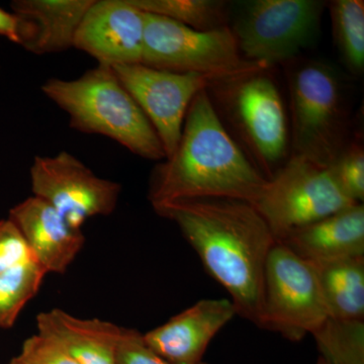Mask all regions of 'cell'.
Here are the masks:
<instances>
[{"label": "cell", "instance_id": "obj_16", "mask_svg": "<svg viewBox=\"0 0 364 364\" xmlns=\"http://www.w3.org/2000/svg\"><path fill=\"white\" fill-rule=\"evenodd\" d=\"M37 327L39 334L56 342L78 364H117L122 327L116 324L53 309L38 315Z\"/></svg>", "mask_w": 364, "mask_h": 364}, {"label": "cell", "instance_id": "obj_27", "mask_svg": "<svg viewBox=\"0 0 364 364\" xmlns=\"http://www.w3.org/2000/svg\"><path fill=\"white\" fill-rule=\"evenodd\" d=\"M0 35L11 42L23 46L28 39V23L18 14L7 13L0 9Z\"/></svg>", "mask_w": 364, "mask_h": 364}, {"label": "cell", "instance_id": "obj_15", "mask_svg": "<svg viewBox=\"0 0 364 364\" xmlns=\"http://www.w3.org/2000/svg\"><path fill=\"white\" fill-rule=\"evenodd\" d=\"M279 242L315 267L361 257L364 256L363 203L293 230Z\"/></svg>", "mask_w": 364, "mask_h": 364}, {"label": "cell", "instance_id": "obj_3", "mask_svg": "<svg viewBox=\"0 0 364 364\" xmlns=\"http://www.w3.org/2000/svg\"><path fill=\"white\" fill-rule=\"evenodd\" d=\"M42 90L68 114L72 128L107 136L146 159H166L149 119L112 67L98 65L74 80L49 79Z\"/></svg>", "mask_w": 364, "mask_h": 364}, {"label": "cell", "instance_id": "obj_22", "mask_svg": "<svg viewBox=\"0 0 364 364\" xmlns=\"http://www.w3.org/2000/svg\"><path fill=\"white\" fill-rule=\"evenodd\" d=\"M47 272L35 259L0 274V327L9 329L39 291Z\"/></svg>", "mask_w": 364, "mask_h": 364}, {"label": "cell", "instance_id": "obj_20", "mask_svg": "<svg viewBox=\"0 0 364 364\" xmlns=\"http://www.w3.org/2000/svg\"><path fill=\"white\" fill-rule=\"evenodd\" d=\"M312 336L328 363L364 364V320L328 317Z\"/></svg>", "mask_w": 364, "mask_h": 364}, {"label": "cell", "instance_id": "obj_1", "mask_svg": "<svg viewBox=\"0 0 364 364\" xmlns=\"http://www.w3.org/2000/svg\"><path fill=\"white\" fill-rule=\"evenodd\" d=\"M153 208L176 223L207 272L231 296L237 315L263 329L265 265L277 240L257 210L226 198L173 200Z\"/></svg>", "mask_w": 364, "mask_h": 364}, {"label": "cell", "instance_id": "obj_4", "mask_svg": "<svg viewBox=\"0 0 364 364\" xmlns=\"http://www.w3.org/2000/svg\"><path fill=\"white\" fill-rule=\"evenodd\" d=\"M291 156L331 166L347 146V112L338 74L328 64L306 61L289 75Z\"/></svg>", "mask_w": 364, "mask_h": 364}, {"label": "cell", "instance_id": "obj_11", "mask_svg": "<svg viewBox=\"0 0 364 364\" xmlns=\"http://www.w3.org/2000/svg\"><path fill=\"white\" fill-rule=\"evenodd\" d=\"M112 69L149 119L161 141L166 159L177 149L193 98L224 80L200 74L159 70L143 64L116 65Z\"/></svg>", "mask_w": 364, "mask_h": 364}, {"label": "cell", "instance_id": "obj_21", "mask_svg": "<svg viewBox=\"0 0 364 364\" xmlns=\"http://www.w3.org/2000/svg\"><path fill=\"white\" fill-rule=\"evenodd\" d=\"M330 11L335 40L344 63L353 73L364 69V2L334 0Z\"/></svg>", "mask_w": 364, "mask_h": 364}, {"label": "cell", "instance_id": "obj_19", "mask_svg": "<svg viewBox=\"0 0 364 364\" xmlns=\"http://www.w3.org/2000/svg\"><path fill=\"white\" fill-rule=\"evenodd\" d=\"M136 9L156 14L195 30H217L225 28L226 4L214 0H130Z\"/></svg>", "mask_w": 364, "mask_h": 364}, {"label": "cell", "instance_id": "obj_6", "mask_svg": "<svg viewBox=\"0 0 364 364\" xmlns=\"http://www.w3.org/2000/svg\"><path fill=\"white\" fill-rule=\"evenodd\" d=\"M358 205L343 195L329 168L291 156L267 178L252 205L279 242L293 230Z\"/></svg>", "mask_w": 364, "mask_h": 364}, {"label": "cell", "instance_id": "obj_23", "mask_svg": "<svg viewBox=\"0 0 364 364\" xmlns=\"http://www.w3.org/2000/svg\"><path fill=\"white\" fill-rule=\"evenodd\" d=\"M343 195L355 203L364 200V151L363 144H347L331 166L328 167Z\"/></svg>", "mask_w": 364, "mask_h": 364}, {"label": "cell", "instance_id": "obj_28", "mask_svg": "<svg viewBox=\"0 0 364 364\" xmlns=\"http://www.w3.org/2000/svg\"><path fill=\"white\" fill-rule=\"evenodd\" d=\"M316 364H329V363H328L327 361L324 360V359H323L320 356V358L318 359L317 363H316Z\"/></svg>", "mask_w": 364, "mask_h": 364}, {"label": "cell", "instance_id": "obj_14", "mask_svg": "<svg viewBox=\"0 0 364 364\" xmlns=\"http://www.w3.org/2000/svg\"><path fill=\"white\" fill-rule=\"evenodd\" d=\"M9 220L20 230L33 259L47 273L65 272L85 245L82 230L72 227L37 196L11 208Z\"/></svg>", "mask_w": 364, "mask_h": 364}, {"label": "cell", "instance_id": "obj_13", "mask_svg": "<svg viewBox=\"0 0 364 364\" xmlns=\"http://www.w3.org/2000/svg\"><path fill=\"white\" fill-rule=\"evenodd\" d=\"M236 315L230 299H200L143 334V340L151 350L170 363L200 364L210 341Z\"/></svg>", "mask_w": 364, "mask_h": 364}, {"label": "cell", "instance_id": "obj_8", "mask_svg": "<svg viewBox=\"0 0 364 364\" xmlns=\"http://www.w3.org/2000/svg\"><path fill=\"white\" fill-rule=\"evenodd\" d=\"M327 318L315 267L277 242L265 265L263 330L299 342Z\"/></svg>", "mask_w": 364, "mask_h": 364}, {"label": "cell", "instance_id": "obj_9", "mask_svg": "<svg viewBox=\"0 0 364 364\" xmlns=\"http://www.w3.org/2000/svg\"><path fill=\"white\" fill-rule=\"evenodd\" d=\"M268 69L218 81L210 86L242 136L265 169L287 154V124L284 100Z\"/></svg>", "mask_w": 364, "mask_h": 364}, {"label": "cell", "instance_id": "obj_25", "mask_svg": "<svg viewBox=\"0 0 364 364\" xmlns=\"http://www.w3.org/2000/svg\"><path fill=\"white\" fill-rule=\"evenodd\" d=\"M33 259L20 230L11 220L0 221V274Z\"/></svg>", "mask_w": 364, "mask_h": 364}, {"label": "cell", "instance_id": "obj_17", "mask_svg": "<svg viewBox=\"0 0 364 364\" xmlns=\"http://www.w3.org/2000/svg\"><path fill=\"white\" fill-rule=\"evenodd\" d=\"M95 0H16L14 14L28 23L23 47L33 54L65 51L73 47L81 21Z\"/></svg>", "mask_w": 364, "mask_h": 364}, {"label": "cell", "instance_id": "obj_2", "mask_svg": "<svg viewBox=\"0 0 364 364\" xmlns=\"http://www.w3.org/2000/svg\"><path fill=\"white\" fill-rule=\"evenodd\" d=\"M267 181L229 135L208 91L203 90L189 105L176 152L153 176L149 200L153 207L203 198L252 205Z\"/></svg>", "mask_w": 364, "mask_h": 364}, {"label": "cell", "instance_id": "obj_12", "mask_svg": "<svg viewBox=\"0 0 364 364\" xmlns=\"http://www.w3.org/2000/svg\"><path fill=\"white\" fill-rule=\"evenodd\" d=\"M145 14L130 0H95L81 21L73 47L98 65L141 64Z\"/></svg>", "mask_w": 364, "mask_h": 364}, {"label": "cell", "instance_id": "obj_10", "mask_svg": "<svg viewBox=\"0 0 364 364\" xmlns=\"http://www.w3.org/2000/svg\"><path fill=\"white\" fill-rule=\"evenodd\" d=\"M31 181L33 196L51 205L76 229L90 218L111 215L121 193L117 182L95 176L65 151L56 156L36 157Z\"/></svg>", "mask_w": 364, "mask_h": 364}, {"label": "cell", "instance_id": "obj_29", "mask_svg": "<svg viewBox=\"0 0 364 364\" xmlns=\"http://www.w3.org/2000/svg\"><path fill=\"white\" fill-rule=\"evenodd\" d=\"M7 364H20V363H18V361L16 360V358H14V359H11V360L9 361V363Z\"/></svg>", "mask_w": 364, "mask_h": 364}, {"label": "cell", "instance_id": "obj_24", "mask_svg": "<svg viewBox=\"0 0 364 364\" xmlns=\"http://www.w3.org/2000/svg\"><path fill=\"white\" fill-rule=\"evenodd\" d=\"M16 358L20 364H78L60 345L39 333L23 342Z\"/></svg>", "mask_w": 364, "mask_h": 364}, {"label": "cell", "instance_id": "obj_7", "mask_svg": "<svg viewBox=\"0 0 364 364\" xmlns=\"http://www.w3.org/2000/svg\"><path fill=\"white\" fill-rule=\"evenodd\" d=\"M324 9V2L316 0H255L246 4L231 30L244 58L272 67L313 44Z\"/></svg>", "mask_w": 364, "mask_h": 364}, {"label": "cell", "instance_id": "obj_18", "mask_svg": "<svg viewBox=\"0 0 364 364\" xmlns=\"http://www.w3.org/2000/svg\"><path fill=\"white\" fill-rule=\"evenodd\" d=\"M328 317L364 320V256L313 265Z\"/></svg>", "mask_w": 364, "mask_h": 364}, {"label": "cell", "instance_id": "obj_5", "mask_svg": "<svg viewBox=\"0 0 364 364\" xmlns=\"http://www.w3.org/2000/svg\"><path fill=\"white\" fill-rule=\"evenodd\" d=\"M144 14L143 65L219 79L270 68L242 56L229 26L203 32L156 14Z\"/></svg>", "mask_w": 364, "mask_h": 364}, {"label": "cell", "instance_id": "obj_26", "mask_svg": "<svg viewBox=\"0 0 364 364\" xmlns=\"http://www.w3.org/2000/svg\"><path fill=\"white\" fill-rule=\"evenodd\" d=\"M117 364H172L154 353L135 329L122 327L116 351ZM200 364H208L205 363Z\"/></svg>", "mask_w": 364, "mask_h": 364}]
</instances>
